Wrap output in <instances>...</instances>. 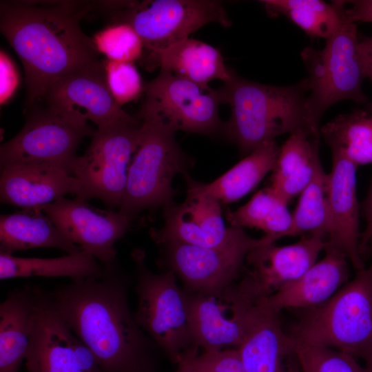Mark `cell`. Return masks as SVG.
I'll list each match as a JSON object with an SVG mask.
<instances>
[{"mask_svg":"<svg viewBox=\"0 0 372 372\" xmlns=\"http://www.w3.org/2000/svg\"><path fill=\"white\" fill-rule=\"evenodd\" d=\"M327 185L328 174L320 163L312 180L300 194L287 236L316 234L328 240L330 216Z\"/></svg>","mask_w":372,"mask_h":372,"instance_id":"cell-32","label":"cell"},{"mask_svg":"<svg viewBox=\"0 0 372 372\" xmlns=\"http://www.w3.org/2000/svg\"><path fill=\"white\" fill-rule=\"evenodd\" d=\"M41 100L46 107L68 117L90 120L98 128L130 115L112 96L104 64L99 60L53 83Z\"/></svg>","mask_w":372,"mask_h":372,"instance_id":"cell-16","label":"cell"},{"mask_svg":"<svg viewBox=\"0 0 372 372\" xmlns=\"http://www.w3.org/2000/svg\"><path fill=\"white\" fill-rule=\"evenodd\" d=\"M164 224L150 231V236L158 245L178 242L205 247H218L230 244L246 233L243 228L225 225L220 203L205 195H187L181 204L163 208Z\"/></svg>","mask_w":372,"mask_h":372,"instance_id":"cell-17","label":"cell"},{"mask_svg":"<svg viewBox=\"0 0 372 372\" xmlns=\"http://www.w3.org/2000/svg\"><path fill=\"white\" fill-rule=\"evenodd\" d=\"M71 242L105 267L116 265V242L131 228L134 218L94 207L85 200L61 198L41 208Z\"/></svg>","mask_w":372,"mask_h":372,"instance_id":"cell-14","label":"cell"},{"mask_svg":"<svg viewBox=\"0 0 372 372\" xmlns=\"http://www.w3.org/2000/svg\"><path fill=\"white\" fill-rule=\"evenodd\" d=\"M78 183L68 169L45 163H17L1 167L0 198L22 209L41 208L68 194Z\"/></svg>","mask_w":372,"mask_h":372,"instance_id":"cell-20","label":"cell"},{"mask_svg":"<svg viewBox=\"0 0 372 372\" xmlns=\"http://www.w3.org/2000/svg\"><path fill=\"white\" fill-rule=\"evenodd\" d=\"M34 313L26 352L29 372H83L70 344L71 329L56 309L49 291L33 287Z\"/></svg>","mask_w":372,"mask_h":372,"instance_id":"cell-19","label":"cell"},{"mask_svg":"<svg viewBox=\"0 0 372 372\" xmlns=\"http://www.w3.org/2000/svg\"><path fill=\"white\" fill-rule=\"evenodd\" d=\"M198 349H195L185 353L176 364V369L172 372H196L192 363V356L198 352Z\"/></svg>","mask_w":372,"mask_h":372,"instance_id":"cell-42","label":"cell"},{"mask_svg":"<svg viewBox=\"0 0 372 372\" xmlns=\"http://www.w3.org/2000/svg\"><path fill=\"white\" fill-rule=\"evenodd\" d=\"M325 253L300 277L258 302L276 313L285 309H308L327 302L348 282L350 272L344 254L331 248Z\"/></svg>","mask_w":372,"mask_h":372,"instance_id":"cell-21","label":"cell"},{"mask_svg":"<svg viewBox=\"0 0 372 372\" xmlns=\"http://www.w3.org/2000/svg\"><path fill=\"white\" fill-rule=\"evenodd\" d=\"M128 280L117 265L98 277L72 280L49 291L71 331L96 355L104 372H158L157 347L137 324Z\"/></svg>","mask_w":372,"mask_h":372,"instance_id":"cell-1","label":"cell"},{"mask_svg":"<svg viewBox=\"0 0 372 372\" xmlns=\"http://www.w3.org/2000/svg\"><path fill=\"white\" fill-rule=\"evenodd\" d=\"M91 8L83 1H1L0 30L23 66L28 106L57 80L99 60L80 26Z\"/></svg>","mask_w":372,"mask_h":372,"instance_id":"cell-2","label":"cell"},{"mask_svg":"<svg viewBox=\"0 0 372 372\" xmlns=\"http://www.w3.org/2000/svg\"><path fill=\"white\" fill-rule=\"evenodd\" d=\"M70 344L76 362L83 372H104L94 352L72 331Z\"/></svg>","mask_w":372,"mask_h":372,"instance_id":"cell-38","label":"cell"},{"mask_svg":"<svg viewBox=\"0 0 372 372\" xmlns=\"http://www.w3.org/2000/svg\"><path fill=\"white\" fill-rule=\"evenodd\" d=\"M141 121L128 115L97 128L86 152L76 156L70 172L78 183L76 198H96L120 207L130 164L137 149Z\"/></svg>","mask_w":372,"mask_h":372,"instance_id":"cell-8","label":"cell"},{"mask_svg":"<svg viewBox=\"0 0 372 372\" xmlns=\"http://www.w3.org/2000/svg\"><path fill=\"white\" fill-rule=\"evenodd\" d=\"M370 254L372 256V236L369 241L368 247H367V251H366V255Z\"/></svg>","mask_w":372,"mask_h":372,"instance_id":"cell-44","label":"cell"},{"mask_svg":"<svg viewBox=\"0 0 372 372\" xmlns=\"http://www.w3.org/2000/svg\"><path fill=\"white\" fill-rule=\"evenodd\" d=\"M238 349L247 372H295L299 366L291 338L282 329L278 313L259 302Z\"/></svg>","mask_w":372,"mask_h":372,"instance_id":"cell-22","label":"cell"},{"mask_svg":"<svg viewBox=\"0 0 372 372\" xmlns=\"http://www.w3.org/2000/svg\"><path fill=\"white\" fill-rule=\"evenodd\" d=\"M1 105L5 104L13 96L19 84V76L12 59L4 51L0 53Z\"/></svg>","mask_w":372,"mask_h":372,"instance_id":"cell-37","label":"cell"},{"mask_svg":"<svg viewBox=\"0 0 372 372\" xmlns=\"http://www.w3.org/2000/svg\"><path fill=\"white\" fill-rule=\"evenodd\" d=\"M137 149L130 164L119 211L135 218L140 211L172 204L174 176L188 174L192 163L179 147L176 131L158 116L141 111Z\"/></svg>","mask_w":372,"mask_h":372,"instance_id":"cell-5","label":"cell"},{"mask_svg":"<svg viewBox=\"0 0 372 372\" xmlns=\"http://www.w3.org/2000/svg\"><path fill=\"white\" fill-rule=\"evenodd\" d=\"M32 286L10 291L0 304V372H19L25 360L33 322Z\"/></svg>","mask_w":372,"mask_h":372,"instance_id":"cell-27","label":"cell"},{"mask_svg":"<svg viewBox=\"0 0 372 372\" xmlns=\"http://www.w3.org/2000/svg\"><path fill=\"white\" fill-rule=\"evenodd\" d=\"M320 136V131L298 130L280 147L269 187L287 203L311 183L321 163Z\"/></svg>","mask_w":372,"mask_h":372,"instance_id":"cell-23","label":"cell"},{"mask_svg":"<svg viewBox=\"0 0 372 372\" xmlns=\"http://www.w3.org/2000/svg\"><path fill=\"white\" fill-rule=\"evenodd\" d=\"M220 90L223 103L231 107L223 132L242 154L248 155L285 134L300 130L320 131L308 117L304 79L292 85L276 86L251 81L234 72Z\"/></svg>","mask_w":372,"mask_h":372,"instance_id":"cell-3","label":"cell"},{"mask_svg":"<svg viewBox=\"0 0 372 372\" xmlns=\"http://www.w3.org/2000/svg\"><path fill=\"white\" fill-rule=\"evenodd\" d=\"M192 363L196 372H247L238 348L196 352Z\"/></svg>","mask_w":372,"mask_h":372,"instance_id":"cell-36","label":"cell"},{"mask_svg":"<svg viewBox=\"0 0 372 372\" xmlns=\"http://www.w3.org/2000/svg\"><path fill=\"white\" fill-rule=\"evenodd\" d=\"M280 152L275 141L267 142L209 183L193 180L187 174V195H205L220 203L235 202L253 190L272 171Z\"/></svg>","mask_w":372,"mask_h":372,"instance_id":"cell-24","label":"cell"},{"mask_svg":"<svg viewBox=\"0 0 372 372\" xmlns=\"http://www.w3.org/2000/svg\"><path fill=\"white\" fill-rule=\"evenodd\" d=\"M56 248L68 254L83 249L68 239L41 208L0 216V253L34 248Z\"/></svg>","mask_w":372,"mask_h":372,"instance_id":"cell-25","label":"cell"},{"mask_svg":"<svg viewBox=\"0 0 372 372\" xmlns=\"http://www.w3.org/2000/svg\"><path fill=\"white\" fill-rule=\"evenodd\" d=\"M144 93L141 111L158 116L176 132L212 135L223 131L220 88L203 86L161 70L145 85Z\"/></svg>","mask_w":372,"mask_h":372,"instance_id":"cell-11","label":"cell"},{"mask_svg":"<svg viewBox=\"0 0 372 372\" xmlns=\"http://www.w3.org/2000/svg\"><path fill=\"white\" fill-rule=\"evenodd\" d=\"M289 335L362 358L372 343V263L327 302L305 309Z\"/></svg>","mask_w":372,"mask_h":372,"instance_id":"cell-4","label":"cell"},{"mask_svg":"<svg viewBox=\"0 0 372 372\" xmlns=\"http://www.w3.org/2000/svg\"><path fill=\"white\" fill-rule=\"evenodd\" d=\"M331 148L357 167L372 164V115L355 110L337 116L320 128Z\"/></svg>","mask_w":372,"mask_h":372,"instance_id":"cell-29","label":"cell"},{"mask_svg":"<svg viewBox=\"0 0 372 372\" xmlns=\"http://www.w3.org/2000/svg\"><path fill=\"white\" fill-rule=\"evenodd\" d=\"M145 256L141 249L132 252L137 296L134 318L157 349L176 364L185 353L198 349L189 327L185 293L174 272L152 271Z\"/></svg>","mask_w":372,"mask_h":372,"instance_id":"cell-7","label":"cell"},{"mask_svg":"<svg viewBox=\"0 0 372 372\" xmlns=\"http://www.w3.org/2000/svg\"><path fill=\"white\" fill-rule=\"evenodd\" d=\"M98 52L107 59L134 63L145 50L141 37L134 27L124 21H114L97 32L92 38Z\"/></svg>","mask_w":372,"mask_h":372,"instance_id":"cell-33","label":"cell"},{"mask_svg":"<svg viewBox=\"0 0 372 372\" xmlns=\"http://www.w3.org/2000/svg\"><path fill=\"white\" fill-rule=\"evenodd\" d=\"M308 76L307 112L311 124L320 129L324 113L333 104L351 100L367 103L362 90L366 78L365 63L355 23L345 19L327 39L322 50L305 48L301 53Z\"/></svg>","mask_w":372,"mask_h":372,"instance_id":"cell-6","label":"cell"},{"mask_svg":"<svg viewBox=\"0 0 372 372\" xmlns=\"http://www.w3.org/2000/svg\"><path fill=\"white\" fill-rule=\"evenodd\" d=\"M288 203L269 187L256 193L235 211L227 210L226 218L231 226L260 230L273 242L287 237L291 228L292 213Z\"/></svg>","mask_w":372,"mask_h":372,"instance_id":"cell-31","label":"cell"},{"mask_svg":"<svg viewBox=\"0 0 372 372\" xmlns=\"http://www.w3.org/2000/svg\"><path fill=\"white\" fill-rule=\"evenodd\" d=\"M360 46L365 63L366 77L372 82V36L360 39Z\"/></svg>","mask_w":372,"mask_h":372,"instance_id":"cell-41","label":"cell"},{"mask_svg":"<svg viewBox=\"0 0 372 372\" xmlns=\"http://www.w3.org/2000/svg\"><path fill=\"white\" fill-rule=\"evenodd\" d=\"M362 213L366 220V227L361 234L360 251L364 260L366 256L369 241L372 236V179L369 185L367 194L362 201L360 207Z\"/></svg>","mask_w":372,"mask_h":372,"instance_id":"cell-40","label":"cell"},{"mask_svg":"<svg viewBox=\"0 0 372 372\" xmlns=\"http://www.w3.org/2000/svg\"><path fill=\"white\" fill-rule=\"evenodd\" d=\"M274 242L264 236L247 234L223 247H205L178 242L162 244L158 265L174 272L189 293H214L236 282L243 273L248 254L255 247Z\"/></svg>","mask_w":372,"mask_h":372,"instance_id":"cell-10","label":"cell"},{"mask_svg":"<svg viewBox=\"0 0 372 372\" xmlns=\"http://www.w3.org/2000/svg\"><path fill=\"white\" fill-rule=\"evenodd\" d=\"M291 340L302 372H369L348 353Z\"/></svg>","mask_w":372,"mask_h":372,"instance_id":"cell-34","label":"cell"},{"mask_svg":"<svg viewBox=\"0 0 372 372\" xmlns=\"http://www.w3.org/2000/svg\"><path fill=\"white\" fill-rule=\"evenodd\" d=\"M103 64L108 87L119 105L136 99L144 92L145 85L134 63L106 59Z\"/></svg>","mask_w":372,"mask_h":372,"instance_id":"cell-35","label":"cell"},{"mask_svg":"<svg viewBox=\"0 0 372 372\" xmlns=\"http://www.w3.org/2000/svg\"><path fill=\"white\" fill-rule=\"evenodd\" d=\"M265 243L247 255L244 274L238 280L244 292L255 301L266 298L302 275L327 247V239L304 235L293 244L278 246Z\"/></svg>","mask_w":372,"mask_h":372,"instance_id":"cell-15","label":"cell"},{"mask_svg":"<svg viewBox=\"0 0 372 372\" xmlns=\"http://www.w3.org/2000/svg\"><path fill=\"white\" fill-rule=\"evenodd\" d=\"M351 7L344 10V19L349 22H372V0L347 1Z\"/></svg>","mask_w":372,"mask_h":372,"instance_id":"cell-39","label":"cell"},{"mask_svg":"<svg viewBox=\"0 0 372 372\" xmlns=\"http://www.w3.org/2000/svg\"><path fill=\"white\" fill-rule=\"evenodd\" d=\"M365 362V368L369 372H372V343L365 351L362 358Z\"/></svg>","mask_w":372,"mask_h":372,"instance_id":"cell-43","label":"cell"},{"mask_svg":"<svg viewBox=\"0 0 372 372\" xmlns=\"http://www.w3.org/2000/svg\"><path fill=\"white\" fill-rule=\"evenodd\" d=\"M184 291L196 346L203 351L238 348L247 332L257 302L243 292L238 280L217 293Z\"/></svg>","mask_w":372,"mask_h":372,"instance_id":"cell-13","label":"cell"},{"mask_svg":"<svg viewBox=\"0 0 372 372\" xmlns=\"http://www.w3.org/2000/svg\"><path fill=\"white\" fill-rule=\"evenodd\" d=\"M149 58L161 70L203 86L214 80L225 83L234 73L217 48L190 37Z\"/></svg>","mask_w":372,"mask_h":372,"instance_id":"cell-26","label":"cell"},{"mask_svg":"<svg viewBox=\"0 0 372 372\" xmlns=\"http://www.w3.org/2000/svg\"><path fill=\"white\" fill-rule=\"evenodd\" d=\"M114 21L131 24L153 55L189 37L201 27L217 23L229 27L222 4L212 0H153L127 1L113 12Z\"/></svg>","mask_w":372,"mask_h":372,"instance_id":"cell-9","label":"cell"},{"mask_svg":"<svg viewBox=\"0 0 372 372\" xmlns=\"http://www.w3.org/2000/svg\"><path fill=\"white\" fill-rule=\"evenodd\" d=\"M94 132L86 121L66 116L48 107L34 110L21 131L1 145V167L17 163H45L61 165L70 172L80 143Z\"/></svg>","mask_w":372,"mask_h":372,"instance_id":"cell-12","label":"cell"},{"mask_svg":"<svg viewBox=\"0 0 372 372\" xmlns=\"http://www.w3.org/2000/svg\"><path fill=\"white\" fill-rule=\"evenodd\" d=\"M295 372H302L300 366L296 369V371Z\"/></svg>","mask_w":372,"mask_h":372,"instance_id":"cell-46","label":"cell"},{"mask_svg":"<svg viewBox=\"0 0 372 372\" xmlns=\"http://www.w3.org/2000/svg\"><path fill=\"white\" fill-rule=\"evenodd\" d=\"M260 2L269 16L283 15L308 35L326 40L338 30L344 19L346 1H333L331 3L320 0H263Z\"/></svg>","mask_w":372,"mask_h":372,"instance_id":"cell-30","label":"cell"},{"mask_svg":"<svg viewBox=\"0 0 372 372\" xmlns=\"http://www.w3.org/2000/svg\"><path fill=\"white\" fill-rule=\"evenodd\" d=\"M366 111L372 115V103H368Z\"/></svg>","mask_w":372,"mask_h":372,"instance_id":"cell-45","label":"cell"},{"mask_svg":"<svg viewBox=\"0 0 372 372\" xmlns=\"http://www.w3.org/2000/svg\"><path fill=\"white\" fill-rule=\"evenodd\" d=\"M105 267L82 250L52 258H21L0 253V279L27 277H67L72 280L98 277Z\"/></svg>","mask_w":372,"mask_h":372,"instance_id":"cell-28","label":"cell"},{"mask_svg":"<svg viewBox=\"0 0 372 372\" xmlns=\"http://www.w3.org/2000/svg\"><path fill=\"white\" fill-rule=\"evenodd\" d=\"M357 168L342 155L332 153L327 185L330 232L326 248L344 254L356 271L365 268L360 251L362 233L356 193Z\"/></svg>","mask_w":372,"mask_h":372,"instance_id":"cell-18","label":"cell"}]
</instances>
